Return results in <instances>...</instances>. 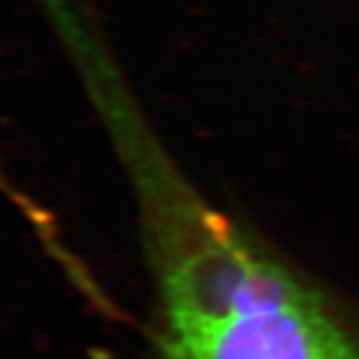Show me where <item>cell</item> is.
<instances>
[{
	"mask_svg": "<svg viewBox=\"0 0 359 359\" xmlns=\"http://www.w3.org/2000/svg\"><path fill=\"white\" fill-rule=\"evenodd\" d=\"M162 359H359L327 299L168 172L138 176Z\"/></svg>",
	"mask_w": 359,
	"mask_h": 359,
	"instance_id": "cell-1",
	"label": "cell"
}]
</instances>
